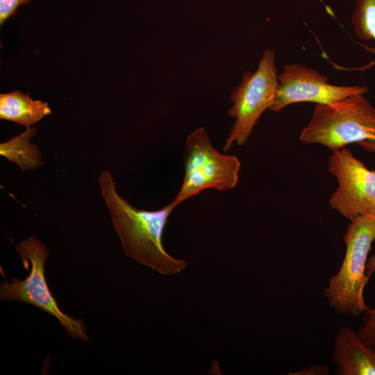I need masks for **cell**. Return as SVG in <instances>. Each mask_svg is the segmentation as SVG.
I'll return each instance as SVG.
<instances>
[{
	"label": "cell",
	"instance_id": "obj_1",
	"mask_svg": "<svg viewBox=\"0 0 375 375\" xmlns=\"http://www.w3.org/2000/svg\"><path fill=\"white\" fill-rule=\"evenodd\" d=\"M99 184L126 256L162 275L176 274L186 267L185 260L174 258L162 246V233L175 208L172 202L154 211L135 208L117 192L107 170L101 173Z\"/></svg>",
	"mask_w": 375,
	"mask_h": 375
},
{
	"label": "cell",
	"instance_id": "obj_2",
	"mask_svg": "<svg viewBox=\"0 0 375 375\" xmlns=\"http://www.w3.org/2000/svg\"><path fill=\"white\" fill-rule=\"evenodd\" d=\"M343 238L344 257L338 272L330 277L324 297L337 312L357 317L369 308L365 303L363 291L369 278L366 266L375 239V213L351 221Z\"/></svg>",
	"mask_w": 375,
	"mask_h": 375
},
{
	"label": "cell",
	"instance_id": "obj_3",
	"mask_svg": "<svg viewBox=\"0 0 375 375\" xmlns=\"http://www.w3.org/2000/svg\"><path fill=\"white\" fill-rule=\"evenodd\" d=\"M299 138L304 144L324 145L332 152L375 139V108L360 94L331 103L316 104Z\"/></svg>",
	"mask_w": 375,
	"mask_h": 375
},
{
	"label": "cell",
	"instance_id": "obj_4",
	"mask_svg": "<svg viewBox=\"0 0 375 375\" xmlns=\"http://www.w3.org/2000/svg\"><path fill=\"white\" fill-rule=\"evenodd\" d=\"M16 250L29 274L24 280L15 277L10 282L3 281L0 285L1 300L19 301L35 306L56 317L70 336L88 342L83 321L63 312L49 290L44 266L50 253L45 245L32 235L17 244Z\"/></svg>",
	"mask_w": 375,
	"mask_h": 375
},
{
	"label": "cell",
	"instance_id": "obj_5",
	"mask_svg": "<svg viewBox=\"0 0 375 375\" xmlns=\"http://www.w3.org/2000/svg\"><path fill=\"white\" fill-rule=\"evenodd\" d=\"M240 166L237 157L222 154L213 147L205 128H196L186 138L184 177L180 190L171 202L176 208L203 190L226 191L234 188Z\"/></svg>",
	"mask_w": 375,
	"mask_h": 375
},
{
	"label": "cell",
	"instance_id": "obj_6",
	"mask_svg": "<svg viewBox=\"0 0 375 375\" xmlns=\"http://www.w3.org/2000/svg\"><path fill=\"white\" fill-rule=\"evenodd\" d=\"M273 49H266L254 72L246 71L230 95L231 107L228 115L235 119L223 146L227 151L234 143L241 146L250 137L262 114L272 106L278 80Z\"/></svg>",
	"mask_w": 375,
	"mask_h": 375
},
{
	"label": "cell",
	"instance_id": "obj_7",
	"mask_svg": "<svg viewBox=\"0 0 375 375\" xmlns=\"http://www.w3.org/2000/svg\"><path fill=\"white\" fill-rule=\"evenodd\" d=\"M328 166L338 182L328 201L331 208L350 222L375 213V171L345 148L332 152Z\"/></svg>",
	"mask_w": 375,
	"mask_h": 375
},
{
	"label": "cell",
	"instance_id": "obj_8",
	"mask_svg": "<svg viewBox=\"0 0 375 375\" xmlns=\"http://www.w3.org/2000/svg\"><path fill=\"white\" fill-rule=\"evenodd\" d=\"M274 102L269 109L279 112L286 106L301 102L327 104L353 94H364L365 85H335L317 70L298 63L285 64L277 76Z\"/></svg>",
	"mask_w": 375,
	"mask_h": 375
},
{
	"label": "cell",
	"instance_id": "obj_9",
	"mask_svg": "<svg viewBox=\"0 0 375 375\" xmlns=\"http://www.w3.org/2000/svg\"><path fill=\"white\" fill-rule=\"evenodd\" d=\"M333 362L339 375H375V351L347 326L334 340Z\"/></svg>",
	"mask_w": 375,
	"mask_h": 375
},
{
	"label": "cell",
	"instance_id": "obj_10",
	"mask_svg": "<svg viewBox=\"0 0 375 375\" xmlns=\"http://www.w3.org/2000/svg\"><path fill=\"white\" fill-rule=\"evenodd\" d=\"M51 110L47 102L32 99L28 94L15 90L0 94V118L31 127Z\"/></svg>",
	"mask_w": 375,
	"mask_h": 375
},
{
	"label": "cell",
	"instance_id": "obj_11",
	"mask_svg": "<svg viewBox=\"0 0 375 375\" xmlns=\"http://www.w3.org/2000/svg\"><path fill=\"white\" fill-rule=\"evenodd\" d=\"M36 133V128L26 127L23 133L0 144V155L15 162L22 172L35 170L42 166L39 147L31 142Z\"/></svg>",
	"mask_w": 375,
	"mask_h": 375
},
{
	"label": "cell",
	"instance_id": "obj_12",
	"mask_svg": "<svg viewBox=\"0 0 375 375\" xmlns=\"http://www.w3.org/2000/svg\"><path fill=\"white\" fill-rule=\"evenodd\" d=\"M351 22L358 39L375 40V0H355ZM374 51L375 53V49ZM374 64L375 59L369 66Z\"/></svg>",
	"mask_w": 375,
	"mask_h": 375
},
{
	"label": "cell",
	"instance_id": "obj_13",
	"mask_svg": "<svg viewBox=\"0 0 375 375\" xmlns=\"http://www.w3.org/2000/svg\"><path fill=\"white\" fill-rule=\"evenodd\" d=\"M363 324L358 334L362 340L375 351V307L368 308L363 313Z\"/></svg>",
	"mask_w": 375,
	"mask_h": 375
},
{
	"label": "cell",
	"instance_id": "obj_14",
	"mask_svg": "<svg viewBox=\"0 0 375 375\" xmlns=\"http://www.w3.org/2000/svg\"><path fill=\"white\" fill-rule=\"evenodd\" d=\"M31 0H0V24L15 15L17 8L28 3Z\"/></svg>",
	"mask_w": 375,
	"mask_h": 375
},
{
	"label": "cell",
	"instance_id": "obj_15",
	"mask_svg": "<svg viewBox=\"0 0 375 375\" xmlns=\"http://www.w3.org/2000/svg\"><path fill=\"white\" fill-rule=\"evenodd\" d=\"M328 366L325 365H313L306 369H303L294 373H289L293 375H326L328 374Z\"/></svg>",
	"mask_w": 375,
	"mask_h": 375
},
{
	"label": "cell",
	"instance_id": "obj_16",
	"mask_svg": "<svg viewBox=\"0 0 375 375\" xmlns=\"http://www.w3.org/2000/svg\"><path fill=\"white\" fill-rule=\"evenodd\" d=\"M375 272V253L371 256L367 262L366 274L369 278Z\"/></svg>",
	"mask_w": 375,
	"mask_h": 375
},
{
	"label": "cell",
	"instance_id": "obj_17",
	"mask_svg": "<svg viewBox=\"0 0 375 375\" xmlns=\"http://www.w3.org/2000/svg\"><path fill=\"white\" fill-rule=\"evenodd\" d=\"M365 150L375 152V139L367 140L358 143Z\"/></svg>",
	"mask_w": 375,
	"mask_h": 375
}]
</instances>
